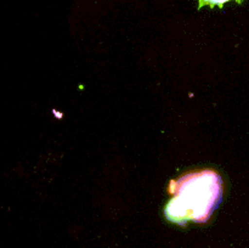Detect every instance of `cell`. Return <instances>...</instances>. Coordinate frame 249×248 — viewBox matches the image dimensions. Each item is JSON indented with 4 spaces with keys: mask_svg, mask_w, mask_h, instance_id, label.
<instances>
[{
    "mask_svg": "<svg viewBox=\"0 0 249 248\" xmlns=\"http://www.w3.org/2000/svg\"><path fill=\"white\" fill-rule=\"evenodd\" d=\"M174 195L164 209L165 218L179 225L206 223L223 197V181L213 170L191 173L170 184Z\"/></svg>",
    "mask_w": 249,
    "mask_h": 248,
    "instance_id": "1",
    "label": "cell"
},
{
    "mask_svg": "<svg viewBox=\"0 0 249 248\" xmlns=\"http://www.w3.org/2000/svg\"><path fill=\"white\" fill-rule=\"evenodd\" d=\"M226 1L229 0H199V7L204 6V5H209V6H223ZM237 2H241L242 0H236Z\"/></svg>",
    "mask_w": 249,
    "mask_h": 248,
    "instance_id": "2",
    "label": "cell"
}]
</instances>
